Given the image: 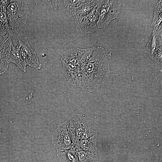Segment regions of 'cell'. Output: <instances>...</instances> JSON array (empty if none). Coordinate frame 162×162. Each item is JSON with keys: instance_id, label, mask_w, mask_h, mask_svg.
<instances>
[{"instance_id": "6da1fadb", "label": "cell", "mask_w": 162, "mask_h": 162, "mask_svg": "<svg viewBox=\"0 0 162 162\" xmlns=\"http://www.w3.org/2000/svg\"><path fill=\"white\" fill-rule=\"evenodd\" d=\"M82 69L80 88L83 90L91 92L99 91L107 84L110 70L108 60L103 48L94 47Z\"/></svg>"}, {"instance_id": "7a4b0ae2", "label": "cell", "mask_w": 162, "mask_h": 162, "mask_svg": "<svg viewBox=\"0 0 162 162\" xmlns=\"http://www.w3.org/2000/svg\"><path fill=\"white\" fill-rule=\"evenodd\" d=\"M10 31L17 33L26 23L29 14L28 4L24 0H10L6 7Z\"/></svg>"}, {"instance_id": "3957f363", "label": "cell", "mask_w": 162, "mask_h": 162, "mask_svg": "<svg viewBox=\"0 0 162 162\" xmlns=\"http://www.w3.org/2000/svg\"><path fill=\"white\" fill-rule=\"evenodd\" d=\"M120 0H98L96 10L98 15L97 23L98 28L107 27L120 13Z\"/></svg>"}, {"instance_id": "277c9868", "label": "cell", "mask_w": 162, "mask_h": 162, "mask_svg": "<svg viewBox=\"0 0 162 162\" xmlns=\"http://www.w3.org/2000/svg\"><path fill=\"white\" fill-rule=\"evenodd\" d=\"M52 141L54 147L59 152L68 150L75 146L66 121L56 129L52 135Z\"/></svg>"}, {"instance_id": "5b68a950", "label": "cell", "mask_w": 162, "mask_h": 162, "mask_svg": "<svg viewBox=\"0 0 162 162\" xmlns=\"http://www.w3.org/2000/svg\"><path fill=\"white\" fill-rule=\"evenodd\" d=\"M94 48H74L68 49L61 54L60 59L82 69L90 58Z\"/></svg>"}, {"instance_id": "8992f818", "label": "cell", "mask_w": 162, "mask_h": 162, "mask_svg": "<svg viewBox=\"0 0 162 162\" xmlns=\"http://www.w3.org/2000/svg\"><path fill=\"white\" fill-rule=\"evenodd\" d=\"M18 44L16 48L28 65L37 70L40 69L41 64L39 62L36 53L30 46L26 36L16 37Z\"/></svg>"}, {"instance_id": "52a82bcc", "label": "cell", "mask_w": 162, "mask_h": 162, "mask_svg": "<svg viewBox=\"0 0 162 162\" xmlns=\"http://www.w3.org/2000/svg\"><path fill=\"white\" fill-rule=\"evenodd\" d=\"M98 0H69L66 8L76 21L95 9Z\"/></svg>"}, {"instance_id": "ba28073f", "label": "cell", "mask_w": 162, "mask_h": 162, "mask_svg": "<svg viewBox=\"0 0 162 162\" xmlns=\"http://www.w3.org/2000/svg\"><path fill=\"white\" fill-rule=\"evenodd\" d=\"M13 46L11 36L0 33V75L5 72L8 68Z\"/></svg>"}, {"instance_id": "9c48e42d", "label": "cell", "mask_w": 162, "mask_h": 162, "mask_svg": "<svg viewBox=\"0 0 162 162\" xmlns=\"http://www.w3.org/2000/svg\"><path fill=\"white\" fill-rule=\"evenodd\" d=\"M96 9L85 16L74 21L77 31L88 34L93 33L99 29L97 24L98 18Z\"/></svg>"}, {"instance_id": "30bf717a", "label": "cell", "mask_w": 162, "mask_h": 162, "mask_svg": "<svg viewBox=\"0 0 162 162\" xmlns=\"http://www.w3.org/2000/svg\"><path fill=\"white\" fill-rule=\"evenodd\" d=\"M62 72L68 82L71 85L80 87L82 69L79 66L61 60Z\"/></svg>"}, {"instance_id": "8fae6325", "label": "cell", "mask_w": 162, "mask_h": 162, "mask_svg": "<svg viewBox=\"0 0 162 162\" xmlns=\"http://www.w3.org/2000/svg\"><path fill=\"white\" fill-rule=\"evenodd\" d=\"M66 122L76 145L77 141L81 139L83 131V121L77 116H72L69 117Z\"/></svg>"}, {"instance_id": "7c38bea8", "label": "cell", "mask_w": 162, "mask_h": 162, "mask_svg": "<svg viewBox=\"0 0 162 162\" xmlns=\"http://www.w3.org/2000/svg\"><path fill=\"white\" fill-rule=\"evenodd\" d=\"M10 0H0V33L2 34H9L12 36L13 34L9 27L6 7Z\"/></svg>"}, {"instance_id": "4fadbf2b", "label": "cell", "mask_w": 162, "mask_h": 162, "mask_svg": "<svg viewBox=\"0 0 162 162\" xmlns=\"http://www.w3.org/2000/svg\"><path fill=\"white\" fill-rule=\"evenodd\" d=\"M97 136L87 139H80L76 144V147L84 150L97 152L96 148Z\"/></svg>"}, {"instance_id": "5bb4252c", "label": "cell", "mask_w": 162, "mask_h": 162, "mask_svg": "<svg viewBox=\"0 0 162 162\" xmlns=\"http://www.w3.org/2000/svg\"><path fill=\"white\" fill-rule=\"evenodd\" d=\"M79 162H97V152L79 149L75 147Z\"/></svg>"}, {"instance_id": "9a60e30c", "label": "cell", "mask_w": 162, "mask_h": 162, "mask_svg": "<svg viewBox=\"0 0 162 162\" xmlns=\"http://www.w3.org/2000/svg\"><path fill=\"white\" fill-rule=\"evenodd\" d=\"M9 62L16 64L24 72H26L27 64L16 47L12 46L9 59Z\"/></svg>"}, {"instance_id": "2e32d148", "label": "cell", "mask_w": 162, "mask_h": 162, "mask_svg": "<svg viewBox=\"0 0 162 162\" xmlns=\"http://www.w3.org/2000/svg\"><path fill=\"white\" fill-rule=\"evenodd\" d=\"M162 21V0L158 2L154 10L153 21L152 24L154 29L161 28L160 25Z\"/></svg>"}, {"instance_id": "e0dca14e", "label": "cell", "mask_w": 162, "mask_h": 162, "mask_svg": "<svg viewBox=\"0 0 162 162\" xmlns=\"http://www.w3.org/2000/svg\"><path fill=\"white\" fill-rule=\"evenodd\" d=\"M60 160H64V162H78L77 156L74 147L68 150L59 153L58 155Z\"/></svg>"}, {"instance_id": "ac0fdd59", "label": "cell", "mask_w": 162, "mask_h": 162, "mask_svg": "<svg viewBox=\"0 0 162 162\" xmlns=\"http://www.w3.org/2000/svg\"><path fill=\"white\" fill-rule=\"evenodd\" d=\"M83 124V131L81 139H87L97 136V130L94 127L84 121Z\"/></svg>"}, {"instance_id": "d6986e66", "label": "cell", "mask_w": 162, "mask_h": 162, "mask_svg": "<svg viewBox=\"0 0 162 162\" xmlns=\"http://www.w3.org/2000/svg\"><path fill=\"white\" fill-rule=\"evenodd\" d=\"M48 4L54 10L58 9L61 8L65 7L66 0H42Z\"/></svg>"}]
</instances>
